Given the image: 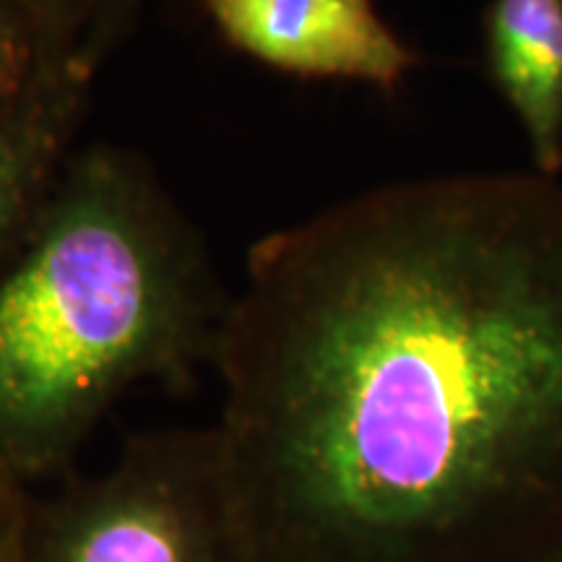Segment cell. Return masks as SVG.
I'll list each match as a JSON object with an SVG mask.
<instances>
[{"mask_svg": "<svg viewBox=\"0 0 562 562\" xmlns=\"http://www.w3.org/2000/svg\"><path fill=\"white\" fill-rule=\"evenodd\" d=\"M214 425L248 562L562 552V186L389 182L271 232Z\"/></svg>", "mask_w": 562, "mask_h": 562, "instance_id": "cell-1", "label": "cell"}, {"mask_svg": "<svg viewBox=\"0 0 562 562\" xmlns=\"http://www.w3.org/2000/svg\"><path fill=\"white\" fill-rule=\"evenodd\" d=\"M227 305L149 161L76 149L0 258V472L63 474L131 389L191 383Z\"/></svg>", "mask_w": 562, "mask_h": 562, "instance_id": "cell-2", "label": "cell"}, {"mask_svg": "<svg viewBox=\"0 0 562 562\" xmlns=\"http://www.w3.org/2000/svg\"><path fill=\"white\" fill-rule=\"evenodd\" d=\"M24 562H248L214 427L138 432L102 474L32 497Z\"/></svg>", "mask_w": 562, "mask_h": 562, "instance_id": "cell-3", "label": "cell"}, {"mask_svg": "<svg viewBox=\"0 0 562 562\" xmlns=\"http://www.w3.org/2000/svg\"><path fill=\"white\" fill-rule=\"evenodd\" d=\"M235 47L302 79H336L393 91L419 55L381 19L372 0H201Z\"/></svg>", "mask_w": 562, "mask_h": 562, "instance_id": "cell-4", "label": "cell"}, {"mask_svg": "<svg viewBox=\"0 0 562 562\" xmlns=\"http://www.w3.org/2000/svg\"><path fill=\"white\" fill-rule=\"evenodd\" d=\"M97 76L76 58L45 68L0 110V258L16 243L79 146Z\"/></svg>", "mask_w": 562, "mask_h": 562, "instance_id": "cell-5", "label": "cell"}, {"mask_svg": "<svg viewBox=\"0 0 562 562\" xmlns=\"http://www.w3.org/2000/svg\"><path fill=\"white\" fill-rule=\"evenodd\" d=\"M484 63L529 140L533 172H562V0H490Z\"/></svg>", "mask_w": 562, "mask_h": 562, "instance_id": "cell-6", "label": "cell"}, {"mask_svg": "<svg viewBox=\"0 0 562 562\" xmlns=\"http://www.w3.org/2000/svg\"><path fill=\"white\" fill-rule=\"evenodd\" d=\"M53 63L58 58H50L30 21L0 3V110L24 97Z\"/></svg>", "mask_w": 562, "mask_h": 562, "instance_id": "cell-7", "label": "cell"}, {"mask_svg": "<svg viewBox=\"0 0 562 562\" xmlns=\"http://www.w3.org/2000/svg\"><path fill=\"white\" fill-rule=\"evenodd\" d=\"M0 3L30 21L50 58L66 60L79 55L97 0H0Z\"/></svg>", "mask_w": 562, "mask_h": 562, "instance_id": "cell-8", "label": "cell"}, {"mask_svg": "<svg viewBox=\"0 0 562 562\" xmlns=\"http://www.w3.org/2000/svg\"><path fill=\"white\" fill-rule=\"evenodd\" d=\"M144 0H97L94 16L89 21V30L83 34L79 47V63L91 74H100L112 53L121 47L128 32L136 24Z\"/></svg>", "mask_w": 562, "mask_h": 562, "instance_id": "cell-9", "label": "cell"}, {"mask_svg": "<svg viewBox=\"0 0 562 562\" xmlns=\"http://www.w3.org/2000/svg\"><path fill=\"white\" fill-rule=\"evenodd\" d=\"M30 508V487L0 472V562H24Z\"/></svg>", "mask_w": 562, "mask_h": 562, "instance_id": "cell-10", "label": "cell"}, {"mask_svg": "<svg viewBox=\"0 0 562 562\" xmlns=\"http://www.w3.org/2000/svg\"><path fill=\"white\" fill-rule=\"evenodd\" d=\"M542 562H562V552L554 554V558H550V560H542Z\"/></svg>", "mask_w": 562, "mask_h": 562, "instance_id": "cell-11", "label": "cell"}]
</instances>
